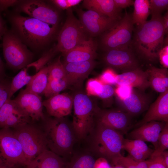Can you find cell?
<instances>
[{"mask_svg":"<svg viewBox=\"0 0 168 168\" xmlns=\"http://www.w3.org/2000/svg\"><path fill=\"white\" fill-rule=\"evenodd\" d=\"M116 7L119 10L133 5L134 1L132 0H114Z\"/></svg>","mask_w":168,"mask_h":168,"instance_id":"cell-46","label":"cell"},{"mask_svg":"<svg viewBox=\"0 0 168 168\" xmlns=\"http://www.w3.org/2000/svg\"><path fill=\"white\" fill-rule=\"evenodd\" d=\"M68 86L65 78L49 81L43 94L48 98L58 94Z\"/></svg>","mask_w":168,"mask_h":168,"instance_id":"cell-29","label":"cell"},{"mask_svg":"<svg viewBox=\"0 0 168 168\" xmlns=\"http://www.w3.org/2000/svg\"><path fill=\"white\" fill-rule=\"evenodd\" d=\"M7 30L5 21L2 18L0 12V40H2L3 35Z\"/></svg>","mask_w":168,"mask_h":168,"instance_id":"cell-49","label":"cell"},{"mask_svg":"<svg viewBox=\"0 0 168 168\" xmlns=\"http://www.w3.org/2000/svg\"><path fill=\"white\" fill-rule=\"evenodd\" d=\"M43 132L49 150L60 156L72 153L77 138L72 124L64 117H54L46 121Z\"/></svg>","mask_w":168,"mask_h":168,"instance_id":"cell-3","label":"cell"},{"mask_svg":"<svg viewBox=\"0 0 168 168\" xmlns=\"http://www.w3.org/2000/svg\"><path fill=\"white\" fill-rule=\"evenodd\" d=\"M166 123L155 121L147 122L132 131L129 134V137L132 139L150 142L155 149L157 146L159 135Z\"/></svg>","mask_w":168,"mask_h":168,"instance_id":"cell-21","label":"cell"},{"mask_svg":"<svg viewBox=\"0 0 168 168\" xmlns=\"http://www.w3.org/2000/svg\"><path fill=\"white\" fill-rule=\"evenodd\" d=\"M114 165H119L125 168H148L147 160L136 161L129 156L122 155L116 158L112 162Z\"/></svg>","mask_w":168,"mask_h":168,"instance_id":"cell-32","label":"cell"},{"mask_svg":"<svg viewBox=\"0 0 168 168\" xmlns=\"http://www.w3.org/2000/svg\"><path fill=\"white\" fill-rule=\"evenodd\" d=\"M158 57L161 64L164 68L168 67V44L163 46L160 51Z\"/></svg>","mask_w":168,"mask_h":168,"instance_id":"cell-44","label":"cell"},{"mask_svg":"<svg viewBox=\"0 0 168 168\" xmlns=\"http://www.w3.org/2000/svg\"><path fill=\"white\" fill-rule=\"evenodd\" d=\"M73 98L65 93L58 94L44 100L43 105L50 116L54 117H64L71 112L73 106Z\"/></svg>","mask_w":168,"mask_h":168,"instance_id":"cell-18","label":"cell"},{"mask_svg":"<svg viewBox=\"0 0 168 168\" xmlns=\"http://www.w3.org/2000/svg\"><path fill=\"white\" fill-rule=\"evenodd\" d=\"M152 121L168 122V90L161 93L149 106L144 117L137 125L140 126Z\"/></svg>","mask_w":168,"mask_h":168,"instance_id":"cell-19","label":"cell"},{"mask_svg":"<svg viewBox=\"0 0 168 168\" xmlns=\"http://www.w3.org/2000/svg\"><path fill=\"white\" fill-rule=\"evenodd\" d=\"M5 14L11 26L10 30L33 52L39 53L58 36V27L50 26L14 11H7Z\"/></svg>","mask_w":168,"mask_h":168,"instance_id":"cell-1","label":"cell"},{"mask_svg":"<svg viewBox=\"0 0 168 168\" xmlns=\"http://www.w3.org/2000/svg\"><path fill=\"white\" fill-rule=\"evenodd\" d=\"M133 25L132 16L126 12L123 18L104 35L102 45L106 51L129 47L132 41Z\"/></svg>","mask_w":168,"mask_h":168,"instance_id":"cell-10","label":"cell"},{"mask_svg":"<svg viewBox=\"0 0 168 168\" xmlns=\"http://www.w3.org/2000/svg\"><path fill=\"white\" fill-rule=\"evenodd\" d=\"M0 161L10 168L25 167L26 165L21 146L9 129H0Z\"/></svg>","mask_w":168,"mask_h":168,"instance_id":"cell-9","label":"cell"},{"mask_svg":"<svg viewBox=\"0 0 168 168\" xmlns=\"http://www.w3.org/2000/svg\"><path fill=\"white\" fill-rule=\"evenodd\" d=\"M83 6L88 10L97 12L117 21L120 10L115 6L114 0H84Z\"/></svg>","mask_w":168,"mask_h":168,"instance_id":"cell-24","label":"cell"},{"mask_svg":"<svg viewBox=\"0 0 168 168\" xmlns=\"http://www.w3.org/2000/svg\"><path fill=\"white\" fill-rule=\"evenodd\" d=\"M162 21L165 34H167L168 32V13L166 12L164 16L162 17Z\"/></svg>","mask_w":168,"mask_h":168,"instance_id":"cell-50","label":"cell"},{"mask_svg":"<svg viewBox=\"0 0 168 168\" xmlns=\"http://www.w3.org/2000/svg\"><path fill=\"white\" fill-rule=\"evenodd\" d=\"M61 157L46 149L28 163L25 168H64Z\"/></svg>","mask_w":168,"mask_h":168,"instance_id":"cell-23","label":"cell"},{"mask_svg":"<svg viewBox=\"0 0 168 168\" xmlns=\"http://www.w3.org/2000/svg\"><path fill=\"white\" fill-rule=\"evenodd\" d=\"M97 123L118 131L126 133L129 129L132 117L124 111L99 110Z\"/></svg>","mask_w":168,"mask_h":168,"instance_id":"cell-16","label":"cell"},{"mask_svg":"<svg viewBox=\"0 0 168 168\" xmlns=\"http://www.w3.org/2000/svg\"><path fill=\"white\" fill-rule=\"evenodd\" d=\"M110 168H125L124 167L119 165H115L114 166L111 167Z\"/></svg>","mask_w":168,"mask_h":168,"instance_id":"cell-54","label":"cell"},{"mask_svg":"<svg viewBox=\"0 0 168 168\" xmlns=\"http://www.w3.org/2000/svg\"><path fill=\"white\" fill-rule=\"evenodd\" d=\"M50 1L58 9L64 10H67L70 8L67 0H53Z\"/></svg>","mask_w":168,"mask_h":168,"instance_id":"cell-48","label":"cell"},{"mask_svg":"<svg viewBox=\"0 0 168 168\" xmlns=\"http://www.w3.org/2000/svg\"><path fill=\"white\" fill-rule=\"evenodd\" d=\"M161 15L152 16L151 19L138 26L133 44L139 55L153 61L158 58L163 47L165 35Z\"/></svg>","mask_w":168,"mask_h":168,"instance_id":"cell-2","label":"cell"},{"mask_svg":"<svg viewBox=\"0 0 168 168\" xmlns=\"http://www.w3.org/2000/svg\"><path fill=\"white\" fill-rule=\"evenodd\" d=\"M2 46L7 65L17 70L33 62L34 54L12 32L7 30L3 35Z\"/></svg>","mask_w":168,"mask_h":168,"instance_id":"cell-7","label":"cell"},{"mask_svg":"<svg viewBox=\"0 0 168 168\" xmlns=\"http://www.w3.org/2000/svg\"><path fill=\"white\" fill-rule=\"evenodd\" d=\"M94 60L63 64L66 72L65 78L68 86L81 85L96 65Z\"/></svg>","mask_w":168,"mask_h":168,"instance_id":"cell-17","label":"cell"},{"mask_svg":"<svg viewBox=\"0 0 168 168\" xmlns=\"http://www.w3.org/2000/svg\"><path fill=\"white\" fill-rule=\"evenodd\" d=\"M95 161L90 154H81L72 160L68 166V168H94Z\"/></svg>","mask_w":168,"mask_h":168,"instance_id":"cell-30","label":"cell"},{"mask_svg":"<svg viewBox=\"0 0 168 168\" xmlns=\"http://www.w3.org/2000/svg\"><path fill=\"white\" fill-rule=\"evenodd\" d=\"M103 84L99 79H89L86 85L87 95L97 97L102 91Z\"/></svg>","mask_w":168,"mask_h":168,"instance_id":"cell-34","label":"cell"},{"mask_svg":"<svg viewBox=\"0 0 168 168\" xmlns=\"http://www.w3.org/2000/svg\"><path fill=\"white\" fill-rule=\"evenodd\" d=\"M97 47L96 41L90 38L71 50L64 54V63L94 60L97 55Z\"/></svg>","mask_w":168,"mask_h":168,"instance_id":"cell-22","label":"cell"},{"mask_svg":"<svg viewBox=\"0 0 168 168\" xmlns=\"http://www.w3.org/2000/svg\"><path fill=\"white\" fill-rule=\"evenodd\" d=\"M11 82L5 78L0 79V108L8 100L10 99Z\"/></svg>","mask_w":168,"mask_h":168,"instance_id":"cell-36","label":"cell"},{"mask_svg":"<svg viewBox=\"0 0 168 168\" xmlns=\"http://www.w3.org/2000/svg\"><path fill=\"white\" fill-rule=\"evenodd\" d=\"M28 68L26 67L16 74L11 82L10 98L19 90L24 86L27 85L30 81L32 76H30L27 73Z\"/></svg>","mask_w":168,"mask_h":168,"instance_id":"cell-28","label":"cell"},{"mask_svg":"<svg viewBox=\"0 0 168 168\" xmlns=\"http://www.w3.org/2000/svg\"><path fill=\"white\" fill-rule=\"evenodd\" d=\"M47 67L48 81L65 78V71L63 64L60 60V56Z\"/></svg>","mask_w":168,"mask_h":168,"instance_id":"cell-31","label":"cell"},{"mask_svg":"<svg viewBox=\"0 0 168 168\" xmlns=\"http://www.w3.org/2000/svg\"><path fill=\"white\" fill-rule=\"evenodd\" d=\"M122 149L127 151L129 154L130 157L137 161L145 160L149 157L145 154L124 140Z\"/></svg>","mask_w":168,"mask_h":168,"instance_id":"cell-37","label":"cell"},{"mask_svg":"<svg viewBox=\"0 0 168 168\" xmlns=\"http://www.w3.org/2000/svg\"><path fill=\"white\" fill-rule=\"evenodd\" d=\"M14 11L23 12L30 17L56 27L60 21L59 12L52 5L44 1L40 0H19L15 6Z\"/></svg>","mask_w":168,"mask_h":168,"instance_id":"cell-11","label":"cell"},{"mask_svg":"<svg viewBox=\"0 0 168 168\" xmlns=\"http://www.w3.org/2000/svg\"><path fill=\"white\" fill-rule=\"evenodd\" d=\"M104 59L108 65L124 72L139 67L138 61L133 51L129 47L106 51Z\"/></svg>","mask_w":168,"mask_h":168,"instance_id":"cell-13","label":"cell"},{"mask_svg":"<svg viewBox=\"0 0 168 168\" xmlns=\"http://www.w3.org/2000/svg\"><path fill=\"white\" fill-rule=\"evenodd\" d=\"M133 88L126 86H118L115 90L117 98L120 99H124L129 96Z\"/></svg>","mask_w":168,"mask_h":168,"instance_id":"cell-43","label":"cell"},{"mask_svg":"<svg viewBox=\"0 0 168 168\" xmlns=\"http://www.w3.org/2000/svg\"><path fill=\"white\" fill-rule=\"evenodd\" d=\"M111 166L105 158L99 157L95 161L94 168H110Z\"/></svg>","mask_w":168,"mask_h":168,"instance_id":"cell-47","label":"cell"},{"mask_svg":"<svg viewBox=\"0 0 168 168\" xmlns=\"http://www.w3.org/2000/svg\"><path fill=\"white\" fill-rule=\"evenodd\" d=\"M76 11L84 30L86 33L93 36L110 30L118 22L94 11H84L78 9Z\"/></svg>","mask_w":168,"mask_h":168,"instance_id":"cell-12","label":"cell"},{"mask_svg":"<svg viewBox=\"0 0 168 168\" xmlns=\"http://www.w3.org/2000/svg\"><path fill=\"white\" fill-rule=\"evenodd\" d=\"M54 55L52 52L49 50L44 53L37 60L32 62L26 67L28 68L31 67H34L37 72L42 68L45 66V65L51 59Z\"/></svg>","mask_w":168,"mask_h":168,"instance_id":"cell-38","label":"cell"},{"mask_svg":"<svg viewBox=\"0 0 168 168\" xmlns=\"http://www.w3.org/2000/svg\"><path fill=\"white\" fill-rule=\"evenodd\" d=\"M148 161V168H168L164 161L162 154L161 155L150 157Z\"/></svg>","mask_w":168,"mask_h":168,"instance_id":"cell-41","label":"cell"},{"mask_svg":"<svg viewBox=\"0 0 168 168\" xmlns=\"http://www.w3.org/2000/svg\"><path fill=\"white\" fill-rule=\"evenodd\" d=\"M14 100L32 121L45 120L43 101L40 95L22 89Z\"/></svg>","mask_w":168,"mask_h":168,"instance_id":"cell-14","label":"cell"},{"mask_svg":"<svg viewBox=\"0 0 168 168\" xmlns=\"http://www.w3.org/2000/svg\"><path fill=\"white\" fill-rule=\"evenodd\" d=\"M115 94V90L110 85L103 84V89L101 93L97 97L104 100L112 98Z\"/></svg>","mask_w":168,"mask_h":168,"instance_id":"cell-42","label":"cell"},{"mask_svg":"<svg viewBox=\"0 0 168 168\" xmlns=\"http://www.w3.org/2000/svg\"><path fill=\"white\" fill-rule=\"evenodd\" d=\"M149 2L152 16L161 15V13L168 8V0H151Z\"/></svg>","mask_w":168,"mask_h":168,"instance_id":"cell-35","label":"cell"},{"mask_svg":"<svg viewBox=\"0 0 168 168\" xmlns=\"http://www.w3.org/2000/svg\"><path fill=\"white\" fill-rule=\"evenodd\" d=\"M19 1L0 0V12L6 11L10 7L15 6L18 2Z\"/></svg>","mask_w":168,"mask_h":168,"instance_id":"cell-45","label":"cell"},{"mask_svg":"<svg viewBox=\"0 0 168 168\" xmlns=\"http://www.w3.org/2000/svg\"><path fill=\"white\" fill-rule=\"evenodd\" d=\"M2 44H0V47ZM5 76L4 63L0 56V79L5 78Z\"/></svg>","mask_w":168,"mask_h":168,"instance_id":"cell-51","label":"cell"},{"mask_svg":"<svg viewBox=\"0 0 168 168\" xmlns=\"http://www.w3.org/2000/svg\"><path fill=\"white\" fill-rule=\"evenodd\" d=\"M73 98L74 114L72 125L77 138L83 139L94 129V116L99 109L87 94L79 93Z\"/></svg>","mask_w":168,"mask_h":168,"instance_id":"cell-5","label":"cell"},{"mask_svg":"<svg viewBox=\"0 0 168 168\" xmlns=\"http://www.w3.org/2000/svg\"><path fill=\"white\" fill-rule=\"evenodd\" d=\"M168 148V122H166L159 135L157 147L154 149L150 157L161 155Z\"/></svg>","mask_w":168,"mask_h":168,"instance_id":"cell-33","label":"cell"},{"mask_svg":"<svg viewBox=\"0 0 168 168\" xmlns=\"http://www.w3.org/2000/svg\"><path fill=\"white\" fill-rule=\"evenodd\" d=\"M13 133L20 142L26 165L47 149L43 132L29 123L16 128Z\"/></svg>","mask_w":168,"mask_h":168,"instance_id":"cell-8","label":"cell"},{"mask_svg":"<svg viewBox=\"0 0 168 168\" xmlns=\"http://www.w3.org/2000/svg\"><path fill=\"white\" fill-rule=\"evenodd\" d=\"M57 39V44L50 49L55 55L59 52L65 54L88 39L79 20L70 8L67 9L66 20Z\"/></svg>","mask_w":168,"mask_h":168,"instance_id":"cell-6","label":"cell"},{"mask_svg":"<svg viewBox=\"0 0 168 168\" xmlns=\"http://www.w3.org/2000/svg\"><path fill=\"white\" fill-rule=\"evenodd\" d=\"M81 0H67L69 7L76 6L79 4L81 2Z\"/></svg>","mask_w":168,"mask_h":168,"instance_id":"cell-52","label":"cell"},{"mask_svg":"<svg viewBox=\"0 0 168 168\" xmlns=\"http://www.w3.org/2000/svg\"><path fill=\"white\" fill-rule=\"evenodd\" d=\"M115 84L135 87L143 91L150 87L148 70L144 71L139 67L134 70L117 75Z\"/></svg>","mask_w":168,"mask_h":168,"instance_id":"cell-20","label":"cell"},{"mask_svg":"<svg viewBox=\"0 0 168 168\" xmlns=\"http://www.w3.org/2000/svg\"><path fill=\"white\" fill-rule=\"evenodd\" d=\"M117 99L123 110L132 117L139 115L147 110L151 102L149 95L144 91L133 88L126 98Z\"/></svg>","mask_w":168,"mask_h":168,"instance_id":"cell-15","label":"cell"},{"mask_svg":"<svg viewBox=\"0 0 168 168\" xmlns=\"http://www.w3.org/2000/svg\"><path fill=\"white\" fill-rule=\"evenodd\" d=\"M91 147L100 157L111 162L122 155L124 138L119 131L97 123L92 132Z\"/></svg>","mask_w":168,"mask_h":168,"instance_id":"cell-4","label":"cell"},{"mask_svg":"<svg viewBox=\"0 0 168 168\" xmlns=\"http://www.w3.org/2000/svg\"><path fill=\"white\" fill-rule=\"evenodd\" d=\"M48 82L47 66H44L32 77L25 89L26 91L40 95L43 94Z\"/></svg>","mask_w":168,"mask_h":168,"instance_id":"cell-26","label":"cell"},{"mask_svg":"<svg viewBox=\"0 0 168 168\" xmlns=\"http://www.w3.org/2000/svg\"><path fill=\"white\" fill-rule=\"evenodd\" d=\"M164 161L166 166L168 167V152L165 151L162 153Z\"/></svg>","mask_w":168,"mask_h":168,"instance_id":"cell-53","label":"cell"},{"mask_svg":"<svg viewBox=\"0 0 168 168\" xmlns=\"http://www.w3.org/2000/svg\"><path fill=\"white\" fill-rule=\"evenodd\" d=\"M148 71L150 86L156 91L160 93L168 90L167 68L152 67Z\"/></svg>","mask_w":168,"mask_h":168,"instance_id":"cell-25","label":"cell"},{"mask_svg":"<svg viewBox=\"0 0 168 168\" xmlns=\"http://www.w3.org/2000/svg\"><path fill=\"white\" fill-rule=\"evenodd\" d=\"M124 140L128 144L143 152L148 157H150L154 151L147 146L145 142L142 140L125 139Z\"/></svg>","mask_w":168,"mask_h":168,"instance_id":"cell-39","label":"cell"},{"mask_svg":"<svg viewBox=\"0 0 168 168\" xmlns=\"http://www.w3.org/2000/svg\"><path fill=\"white\" fill-rule=\"evenodd\" d=\"M133 5L132 19L133 24L138 26L145 22L150 14L149 0H135Z\"/></svg>","mask_w":168,"mask_h":168,"instance_id":"cell-27","label":"cell"},{"mask_svg":"<svg viewBox=\"0 0 168 168\" xmlns=\"http://www.w3.org/2000/svg\"><path fill=\"white\" fill-rule=\"evenodd\" d=\"M117 75L112 69L109 68L103 72L99 79L104 84L111 85L115 84V78Z\"/></svg>","mask_w":168,"mask_h":168,"instance_id":"cell-40","label":"cell"}]
</instances>
